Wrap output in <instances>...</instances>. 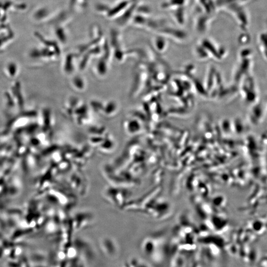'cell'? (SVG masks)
<instances>
[{
	"instance_id": "1",
	"label": "cell",
	"mask_w": 267,
	"mask_h": 267,
	"mask_svg": "<svg viewBox=\"0 0 267 267\" xmlns=\"http://www.w3.org/2000/svg\"><path fill=\"white\" fill-rule=\"evenodd\" d=\"M186 0H167L162 4V7L166 9H174L177 8L185 7Z\"/></svg>"
}]
</instances>
